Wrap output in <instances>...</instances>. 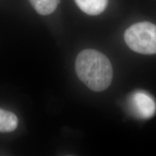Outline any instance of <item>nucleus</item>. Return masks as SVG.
I'll return each instance as SVG.
<instances>
[{
  "label": "nucleus",
  "mask_w": 156,
  "mask_h": 156,
  "mask_svg": "<svg viewBox=\"0 0 156 156\" xmlns=\"http://www.w3.org/2000/svg\"><path fill=\"white\" fill-rule=\"evenodd\" d=\"M75 71L78 78L95 92L105 90L112 83V64L108 57L98 51H82L76 58Z\"/></svg>",
  "instance_id": "nucleus-1"
},
{
  "label": "nucleus",
  "mask_w": 156,
  "mask_h": 156,
  "mask_svg": "<svg viewBox=\"0 0 156 156\" xmlns=\"http://www.w3.org/2000/svg\"><path fill=\"white\" fill-rule=\"evenodd\" d=\"M124 41L132 51L142 54H156V25L149 22L137 23L124 33Z\"/></svg>",
  "instance_id": "nucleus-2"
},
{
  "label": "nucleus",
  "mask_w": 156,
  "mask_h": 156,
  "mask_svg": "<svg viewBox=\"0 0 156 156\" xmlns=\"http://www.w3.org/2000/svg\"><path fill=\"white\" fill-rule=\"evenodd\" d=\"M131 104L134 112L140 118H151L156 112L155 101L151 95L143 91H137L132 95Z\"/></svg>",
  "instance_id": "nucleus-3"
},
{
  "label": "nucleus",
  "mask_w": 156,
  "mask_h": 156,
  "mask_svg": "<svg viewBox=\"0 0 156 156\" xmlns=\"http://www.w3.org/2000/svg\"><path fill=\"white\" fill-rule=\"evenodd\" d=\"M82 11L90 15L101 14L106 9L108 0H75Z\"/></svg>",
  "instance_id": "nucleus-4"
},
{
  "label": "nucleus",
  "mask_w": 156,
  "mask_h": 156,
  "mask_svg": "<svg viewBox=\"0 0 156 156\" xmlns=\"http://www.w3.org/2000/svg\"><path fill=\"white\" fill-rule=\"evenodd\" d=\"M18 125L16 115L8 111L0 108V132H11Z\"/></svg>",
  "instance_id": "nucleus-5"
},
{
  "label": "nucleus",
  "mask_w": 156,
  "mask_h": 156,
  "mask_svg": "<svg viewBox=\"0 0 156 156\" xmlns=\"http://www.w3.org/2000/svg\"><path fill=\"white\" fill-rule=\"evenodd\" d=\"M38 14L48 15L55 11L60 0H29Z\"/></svg>",
  "instance_id": "nucleus-6"
}]
</instances>
